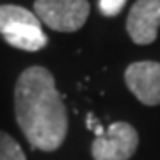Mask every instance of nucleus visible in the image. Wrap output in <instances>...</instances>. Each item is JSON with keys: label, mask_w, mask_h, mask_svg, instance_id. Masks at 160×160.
Returning a JSON list of instances; mask_svg holds the SVG:
<instances>
[{"label": "nucleus", "mask_w": 160, "mask_h": 160, "mask_svg": "<svg viewBox=\"0 0 160 160\" xmlns=\"http://www.w3.org/2000/svg\"><path fill=\"white\" fill-rule=\"evenodd\" d=\"M14 114L32 149L55 151L68 135V114L53 75L43 66H30L14 86Z\"/></svg>", "instance_id": "obj_1"}, {"label": "nucleus", "mask_w": 160, "mask_h": 160, "mask_svg": "<svg viewBox=\"0 0 160 160\" xmlns=\"http://www.w3.org/2000/svg\"><path fill=\"white\" fill-rule=\"evenodd\" d=\"M0 34L7 45L23 52H38L48 43L38 16L29 9L12 4L0 6Z\"/></svg>", "instance_id": "obj_2"}, {"label": "nucleus", "mask_w": 160, "mask_h": 160, "mask_svg": "<svg viewBox=\"0 0 160 160\" xmlns=\"http://www.w3.org/2000/svg\"><path fill=\"white\" fill-rule=\"evenodd\" d=\"M87 0H36L34 14L41 23L57 32H75L89 16Z\"/></svg>", "instance_id": "obj_3"}, {"label": "nucleus", "mask_w": 160, "mask_h": 160, "mask_svg": "<svg viewBox=\"0 0 160 160\" xmlns=\"http://www.w3.org/2000/svg\"><path fill=\"white\" fill-rule=\"evenodd\" d=\"M137 146V130L125 121H118L92 141L91 153L94 160H130Z\"/></svg>", "instance_id": "obj_4"}, {"label": "nucleus", "mask_w": 160, "mask_h": 160, "mask_svg": "<svg viewBox=\"0 0 160 160\" xmlns=\"http://www.w3.org/2000/svg\"><path fill=\"white\" fill-rule=\"evenodd\" d=\"M125 82L141 103L160 105V62L139 61L130 64L125 71Z\"/></svg>", "instance_id": "obj_5"}, {"label": "nucleus", "mask_w": 160, "mask_h": 160, "mask_svg": "<svg viewBox=\"0 0 160 160\" xmlns=\"http://www.w3.org/2000/svg\"><path fill=\"white\" fill-rule=\"evenodd\" d=\"M160 27V0H137L126 18V32L135 45H149Z\"/></svg>", "instance_id": "obj_6"}, {"label": "nucleus", "mask_w": 160, "mask_h": 160, "mask_svg": "<svg viewBox=\"0 0 160 160\" xmlns=\"http://www.w3.org/2000/svg\"><path fill=\"white\" fill-rule=\"evenodd\" d=\"M0 160H27L22 146L6 132H0Z\"/></svg>", "instance_id": "obj_7"}, {"label": "nucleus", "mask_w": 160, "mask_h": 160, "mask_svg": "<svg viewBox=\"0 0 160 160\" xmlns=\"http://www.w3.org/2000/svg\"><path fill=\"white\" fill-rule=\"evenodd\" d=\"M126 0H100V11L105 16H116L123 11Z\"/></svg>", "instance_id": "obj_8"}]
</instances>
